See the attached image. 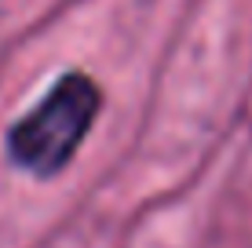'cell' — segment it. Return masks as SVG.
Here are the masks:
<instances>
[{"instance_id":"1","label":"cell","mask_w":252,"mask_h":248,"mask_svg":"<svg viewBox=\"0 0 252 248\" xmlns=\"http://www.w3.org/2000/svg\"><path fill=\"white\" fill-rule=\"evenodd\" d=\"M99 110V84L81 70L63 73L22 121L7 128V157L33 179H55L77 157Z\"/></svg>"}]
</instances>
